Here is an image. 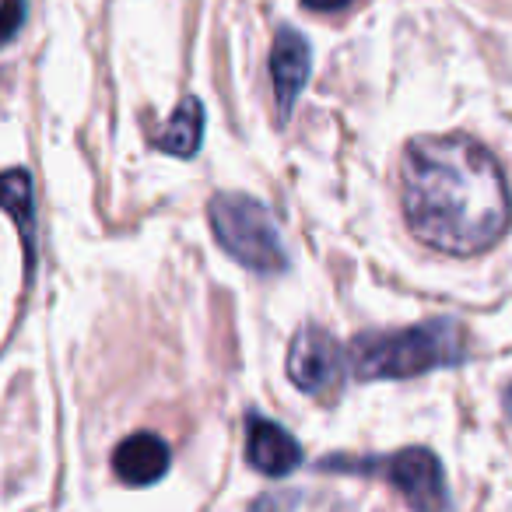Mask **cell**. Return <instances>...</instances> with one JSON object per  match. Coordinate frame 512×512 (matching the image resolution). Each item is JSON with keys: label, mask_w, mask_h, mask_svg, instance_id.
<instances>
[{"label": "cell", "mask_w": 512, "mask_h": 512, "mask_svg": "<svg viewBox=\"0 0 512 512\" xmlns=\"http://www.w3.org/2000/svg\"><path fill=\"white\" fill-rule=\"evenodd\" d=\"M246 460L256 474L264 477H288L302 467V446L288 428L278 421H267L260 414H249L246 421Z\"/></svg>", "instance_id": "cell-6"}, {"label": "cell", "mask_w": 512, "mask_h": 512, "mask_svg": "<svg viewBox=\"0 0 512 512\" xmlns=\"http://www.w3.org/2000/svg\"><path fill=\"white\" fill-rule=\"evenodd\" d=\"M400 204L435 253L477 256L505 235L512 197L498 158L467 134L414 137L400 155Z\"/></svg>", "instance_id": "cell-1"}, {"label": "cell", "mask_w": 512, "mask_h": 512, "mask_svg": "<svg viewBox=\"0 0 512 512\" xmlns=\"http://www.w3.org/2000/svg\"><path fill=\"white\" fill-rule=\"evenodd\" d=\"M369 470L383 474L414 509H442V505H449L442 463L428 449H404L397 456L369 463Z\"/></svg>", "instance_id": "cell-5"}, {"label": "cell", "mask_w": 512, "mask_h": 512, "mask_svg": "<svg viewBox=\"0 0 512 512\" xmlns=\"http://www.w3.org/2000/svg\"><path fill=\"white\" fill-rule=\"evenodd\" d=\"M169 460H172L169 446H165L155 432H137V435H127V439L116 446L113 470L123 484L144 488V484L162 481L165 470H169Z\"/></svg>", "instance_id": "cell-8"}, {"label": "cell", "mask_w": 512, "mask_h": 512, "mask_svg": "<svg viewBox=\"0 0 512 512\" xmlns=\"http://www.w3.org/2000/svg\"><path fill=\"white\" fill-rule=\"evenodd\" d=\"M341 369H344V355L323 327H302L292 337V348H288V379L302 393L327 397L341 383Z\"/></svg>", "instance_id": "cell-4"}, {"label": "cell", "mask_w": 512, "mask_h": 512, "mask_svg": "<svg viewBox=\"0 0 512 512\" xmlns=\"http://www.w3.org/2000/svg\"><path fill=\"white\" fill-rule=\"evenodd\" d=\"M302 4L313 11H337V8H348L351 0H302Z\"/></svg>", "instance_id": "cell-12"}, {"label": "cell", "mask_w": 512, "mask_h": 512, "mask_svg": "<svg viewBox=\"0 0 512 512\" xmlns=\"http://www.w3.org/2000/svg\"><path fill=\"white\" fill-rule=\"evenodd\" d=\"M358 379H411L463 362V334L453 320H428L393 334H365L348 351Z\"/></svg>", "instance_id": "cell-2"}, {"label": "cell", "mask_w": 512, "mask_h": 512, "mask_svg": "<svg viewBox=\"0 0 512 512\" xmlns=\"http://www.w3.org/2000/svg\"><path fill=\"white\" fill-rule=\"evenodd\" d=\"M207 218H211V232L218 239V246L232 260H239L242 267H249L256 274H278L288 267L278 218L256 197L218 193L211 200V207H207Z\"/></svg>", "instance_id": "cell-3"}, {"label": "cell", "mask_w": 512, "mask_h": 512, "mask_svg": "<svg viewBox=\"0 0 512 512\" xmlns=\"http://www.w3.org/2000/svg\"><path fill=\"white\" fill-rule=\"evenodd\" d=\"M22 15H25V4H22V0H8V25H4V36H8V39H15Z\"/></svg>", "instance_id": "cell-11"}, {"label": "cell", "mask_w": 512, "mask_h": 512, "mask_svg": "<svg viewBox=\"0 0 512 512\" xmlns=\"http://www.w3.org/2000/svg\"><path fill=\"white\" fill-rule=\"evenodd\" d=\"M309 46L295 29H281L271 50V85H274V102H278L281 116L292 113V106L299 102L302 88L309 81Z\"/></svg>", "instance_id": "cell-7"}, {"label": "cell", "mask_w": 512, "mask_h": 512, "mask_svg": "<svg viewBox=\"0 0 512 512\" xmlns=\"http://www.w3.org/2000/svg\"><path fill=\"white\" fill-rule=\"evenodd\" d=\"M505 414H509V421H512V386H509V393H505Z\"/></svg>", "instance_id": "cell-13"}, {"label": "cell", "mask_w": 512, "mask_h": 512, "mask_svg": "<svg viewBox=\"0 0 512 512\" xmlns=\"http://www.w3.org/2000/svg\"><path fill=\"white\" fill-rule=\"evenodd\" d=\"M4 207L18 221V232L25 239V256L29 267L36 260V204H32V176L22 169H11L4 176Z\"/></svg>", "instance_id": "cell-10"}, {"label": "cell", "mask_w": 512, "mask_h": 512, "mask_svg": "<svg viewBox=\"0 0 512 512\" xmlns=\"http://www.w3.org/2000/svg\"><path fill=\"white\" fill-rule=\"evenodd\" d=\"M200 141H204V106L197 99H183L158 134V148L176 158H193L200 151Z\"/></svg>", "instance_id": "cell-9"}]
</instances>
